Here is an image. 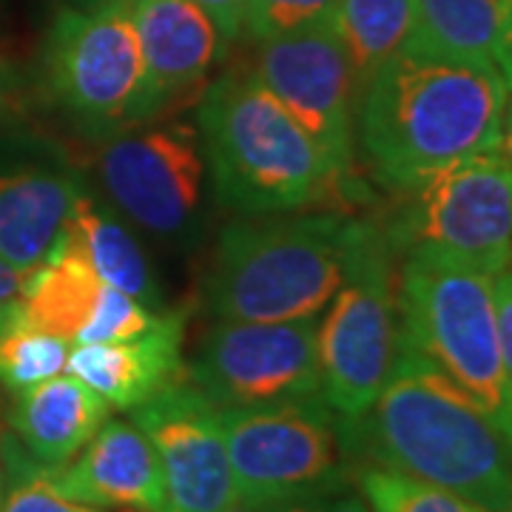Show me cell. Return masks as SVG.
Listing matches in <instances>:
<instances>
[{
    "label": "cell",
    "instance_id": "1",
    "mask_svg": "<svg viewBox=\"0 0 512 512\" xmlns=\"http://www.w3.org/2000/svg\"><path fill=\"white\" fill-rule=\"evenodd\" d=\"M350 456L512 512V441L441 367L404 345L376 402L345 419Z\"/></svg>",
    "mask_w": 512,
    "mask_h": 512
},
{
    "label": "cell",
    "instance_id": "2",
    "mask_svg": "<svg viewBox=\"0 0 512 512\" xmlns=\"http://www.w3.org/2000/svg\"><path fill=\"white\" fill-rule=\"evenodd\" d=\"M495 63L407 49L390 57L356 100V143L393 191L493 151L507 103Z\"/></svg>",
    "mask_w": 512,
    "mask_h": 512
},
{
    "label": "cell",
    "instance_id": "3",
    "mask_svg": "<svg viewBox=\"0 0 512 512\" xmlns=\"http://www.w3.org/2000/svg\"><path fill=\"white\" fill-rule=\"evenodd\" d=\"M373 231L345 214L285 211L231 222L205 276V305L234 322L316 316L345 285Z\"/></svg>",
    "mask_w": 512,
    "mask_h": 512
},
{
    "label": "cell",
    "instance_id": "4",
    "mask_svg": "<svg viewBox=\"0 0 512 512\" xmlns=\"http://www.w3.org/2000/svg\"><path fill=\"white\" fill-rule=\"evenodd\" d=\"M197 131L217 200L242 217L299 211L345 183L254 74H222L208 83Z\"/></svg>",
    "mask_w": 512,
    "mask_h": 512
},
{
    "label": "cell",
    "instance_id": "5",
    "mask_svg": "<svg viewBox=\"0 0 512 512\" xmlns=\"http://www.w3.org/2000/svg\"><path fill=\"white\" fill-rule=\"evenodd\" d=\"M399 319L404 345L464 387L512 441L493 276L453 259L407 254L399 274Z\"/></svg>",
    "mask_w": 512,
    "mask_h": 512
},
{
    "label": "cell",
    "instance_id": "6",
    "mask_svg": "<svg viewBox=\"0 0 512 512\" xmlns=\"http://www.w3.org/2000/svg\"><path fill=\"white\" fill-rule=\"evenodd\" d=\"M220 421L239 501L316 504L353 484L345 419L322 393L225 407Z\"/></svg>",
    "mask_w": 512,
    "mask_h": 512
},
{
    "label": "cell",
    "instance_id": "7",
    "mask_svg": "<svg viewBox=\"0 0 512 512\" xmlns=\"http://www.w3.org/2000/svg\"><path fill=\"white\" fill-rule=\"evenodd\" d=\"M43 80L57 106L92 134H117L163 111L120 0L57 15L43 46Z\"/></svg>",
    "mask_w": 512,
    "mask_h": 512
},
{
    "label": "cell",
    "instance_id": "8",
    "mask_svg": "<svg viewBox=\"0 0 512 512\" xmlns=\"http://www.w3.org/2000/svg\"><path fill=\"white\" fill-rule=\"evenodd\" d=\"M382 234L404 256H441L501 274L512 262V171L493 148L399 188Z\"/></svg>",
    "mask_w": 512,
    "mask_h": 512
},
{
    "label": "cell",
    "instance_id": "9",
    "mask_svg": "<svg viewBox=\"0 0 512 512\" xmlns=\"http://www.w3.org/2000/svg\"><path fill=\"white\" fill-rule=\"evenodd\" d=\"M399 350V276L393 248L376 228L316 325L319 393L342 419H359L382 393Z\"/></svg>",
    "mask_w": 512,
    "mask_h": 512
},
{
    "label": "cell",
    "instance_id": "10",
    "mask_svg": "<svg viewBox=\"0 0 512 512\" xmlns=\"http://www.w3.org/2000/svg\"><path fill=\"white\" fill-rule=\"evenodd\" d=\"M316 325V316L293 322L220 319L185 362V379L220 410L316 396Z\"/></svg>",
    "mask_w": 512,
    "mask_h": 512
},
{
    "label": "cell",
    "instance_id": "11",
    "mask_svg": "<svg viewBox=\"0 0 512 512\" xmlns=\"http://www.w3.org/2000/svg\"><path fill=\"white\" fill-rule=\"evenodd\" d=\"M94 168L114 208L154 237H183L200 214L208 168L197 126L120 131L100 148Z\"/></svg>",
    "mask_w": 512,
    "mask_h": 512
},
{
    "label": "cell",
    "instance_id": "12",
    "mask_svg": "<svg viewBox=\"0 0 512 512\" xmlns=\"http://www.w3.org/2000/svg\"><path fill=\"white\" fill-rule=\"evenodd\" d=\"M251 74L311 134L330 165L348 180L356 148L359 80L330 20L259 43Z\"/></svg>",
    "mask_w": 512,
    "mask_h": 512
},
{
    "label": "cell",
    "instance_id": "13",
    "mask_svg": "<svg viewBox=\"0 0 512 512\" xmlns=\"http://www.w3.org/2000/svg\"><path fill=\"white\" fill-rule=\"evenodd\" d=\"M151 441L163 476V512H220L237 504L220 407L183 379L128 410Z\"/></svg>",
    "mask_w": 512,
    "mask_h": 512
},
{
    "label": "cell",
    "instance_id": "14",
    "mask_svg": "<svg viewBox=\"0 0 512 512\" xmlns=\"http://www.w3.org/2000/svg\"><path fill=\"white\" fill-rule=\"evenodd\" d=\"M18 302L35 328L55 333L69 345H100L140 336L163 313L106 285L83 256L60 242L23 276Z\"/></svg>",
    "mask_w": 512,
    "mask_h": 512
},
{
    "label": "cell",
    "instance_id": "15",
    "mask_svg": "<svg viewBox=\"0 0 512 512\" xmlns=\"http://www.w3.org/2000/svg\"><path fill=\"white\" fill-rule=\"evenodd\" d=\"M57 490L97 510L163 512V476L151 441L131 419H109L63 467H46Z\"/></svg>",
    "mask_w": 512,
    "mask_h": 512
},
{
    "label": "cell",
    "instance_id": "16",
    "mask_svg": "<svg viewBox=\"0 0 512 512\" xmlns=\"http://www.w3.org/2000/svg\"><path fill=\"white\" fill-rule=\"evenodd\" d=\"M146 60L148 83L165 109L217 69L228 40L197 0H120Z\"/></svg>",
    "mask_w": 512,
    "mask_h": 512
},
{
    "label": "cell",
    "instance_id": "17",
    "mask_svg": "<svg viewBox=\"0 0 512 512\" xmlns=\"http://www.w3.org/2000/svg\"><path fill=\"white\" fill-rule=\"evenodd\" d=\"M185 313L163 311L140 336L100 345H72L66 373L100 393L111 410H134L185 379Z\"/></svg>",
    "mask_w": 512,
    "mask_h": 512
},
{
    "label": "cell",
    "instance_id": "18",
    "mask_svg": "<svg viewBox=\"0 0 512 512\" xmlns=\"http://www.w3.org/2000/svg\"><path fill=\"white\" fill-rule=\"evenodd\" d=\"M111 419L109 402L72 373L15 393L9 430L18 444L43 467H63Z\"/></svg>",
    "mask_w": 512,
    "mask_h": 512
},
{
    "label": "cell",
    "instance_id": "19",
    "mask_svg": "<svg viewBox=\"0 0 512 512\" xmlns=\"http://www.w3.org/2000/svg\"><path fill=\"white\" fill-rule=\"evenodd\" d=\"M80 194L72 177L57 171L0 174V259L20 274L37 268L57 245Z\"/></svg>",
    "mask_w": 512,
    "mask_h": 512
},
{
    "label": "cell",
    "instance_id": "20",
    "mask_svg": "<svg viewBox=\"0 0 512 512\" xmlns=\"http://www.w3.org/2000/svg\"><path fill=\"white\" fill-rule=\"evenodd\" d=\"M57 242L83 256L106 285L134 296L148 308L160 305L157 279L148 265L146 251L140 248V242L126 225L114 220L109 211H103L92 197L80 194Z\"/></svg>",
    "mask_w": 512,
    "mask_h": 512
},
{
    "label": "cell",
    "instance_id": "21",
    "mask_svg": "<svg viewBox=\"0 0 512 512\" xmlns=\"http://www.w3.org/2000/svg\"><path fill=\"white\" fill-rule=\"evenodd\" d=\"M416 26L407 49L495 63L512 23V0H413Z\"/></svg>",
    "mask_w": 512,
    "mask_h": 512
},
{
    "label": "cell",
    "instance_id": "22",
    "mask_svg": "<svg viewBox=\"0 0 512 512\" xmlns=\"http://www.w3.org/2000/svg\"><path fill=\"white\" fill-rule=\"evenodd\" d=\"M348 52L359 92L390 57L410 43L416 26L413 0H339L330 18Z\"/></svg>",
    "mask_w": 512,
    "mask_h": 512
},
{
    "label": "cell",
    "instance_id": "23",
    "mask_svg": "<svg viewBox=\"0 0 512 512\" xmlns=\"http://www.w3.org/2000/svg\"><path fill=\"white\" fill-rule=\"evenodd\" d=\"M72 345L55 333L35 328L20 308L18 296L0 308V384L23 390L66 373Z\"/></svg>",
    "mask_w": 512,
    "mask_h": 512
},
{
    "label": "cell",
    "instance_id": "24",
    "mask_svg": "<svg viewBox=\"0 0 512 512\" xmlns=\"http://www.w3.org/2000/svg\"><path fill=\"white\" fill-rule=\"evenodd\" d=\"M353 484L370 512H490L461 495L376 464H359Z\"/></svg>",
    "mask_w": 512,
    "mask_h": 512
},
{
    "label": "cell",
    "instance_id": "25",
    "mask_svg": "<svg viewBox=\"0 0 512 512\" xmlns=\"http://www.w3.org/2000/svg\"><path fill=\"white\" fill-rule=\"evenodd\" d=\"M0 464L6 473V493L0 512H109L74 501L49 476L43 464L18 444L15 436L0 439Z\"/></svg>",
    "mask_w": 512,
    "mask_h": 512
},
{
    "label": "cell",
    "instance_id": "26",
    "mask_svg": "<svg viewBox=\"0 0 512 512\" xmlns=\"http://www.w3.org/2000/svg\"><path fill=\"white\" fill-rule=\"evenodd\" d=\"M339 0H245L242 35L254 43L302 32L333 18Z\"/></svg>",
    "mask_w": 512,
    "mask_h": 512
},
{
    "label": "cell",
    "instance_id": "27",
    "mask_svg": "<svg viewBox=\"0 0 512 512\" xmlns=\"http://www.w3.org/2000/svg\"><path fill=\"white\" fill-rule=\"evenodd\" d=\"M495 296V319H498V342H501V359H504V373L510 384L512 396V268L507 265L501 274L493 279Z\"/></svg>",
    "mask_w": 512,
    "mask_h": 512
},
{
    "label": "cell",
    "instance_id": "28",
    "mask_svg": "<svg viewBox=\"0 0 512 512\" xmlns=\"http://www.w3.org/2000/svg\"><path fill=\"white\" fill-rule=\"evenodd\" d=\"M202 9L217 20L220 32L228 43H234L242 35V15H245V0H197Z\"/></svg>",
    "mask_w": 512,
    "mask_h": 512
},
{
    "label": "cell",
    "instance_id": "29",
    "mask_svg": "<svg viewBox=\"0 0 512 512\" xmlns=\"http://www.w3.org/2000/svg\"><path fill=\"white\" fill-rule=\"evenodd\" d=\"M308 512H370V507H367L365 495L359 493V487L350 484L345 490H339V493L316 501Z\"/></svg>",
    "mask_w": 512,
    "mask_h": 512
},
{
    "label": "cell",
    "instance_id": "30",
    "mask_svg": "<svg viewBox=\"0 0 512 512\" xmlns=\"http://www.w3.org/2000/svg\"><path fill=\"white\" fill-rule=\"evenodd\" d=\"M20 106V80L15 66L0 57V123L12 117Z\"/></svg>",
    "mask_w": 512,
    "mask_h": 512
},
{
    "label": "cell",
    "instance_id": "31",
    "mask_svg": "<svg viewBox=\"0 0 512 512\" xmlns=\"http://www.w3.org/2000/svg\"><path fill=\"white\" fill-rule=\"evenodd\" d=\"M495 154H498V157L504 160V165L512 171V94H507V103H504V114H501V131H498Z\"/></svg>",
    "mask_w": 512,
    "mask_h": 512
},
{
    "label": "cell",
    "instance_id": "32",
    "mask_svg": "<svg viewBox=\"0 0 512 512\" xmlns=\"http://www.w3.org/2000/svg\"><path fill=\"white\" fill-rule=\"evenodd\" d=\"M23 276L26 274H20V271H15L12 265H6V262L0 259V308H3L9 299H15V296H18Z\"/></svg>",
    "mask_w": 512,
    "mask_h": 512
},
{
    "label": "cell",
    "instance_id": "33",
    "mask_svg": "<svg viewBox=\"0 0 512 512\" xmlns=\"http://www.w3.org/2000/svg\"><path fill=\"white\" fill-rule=\"evenodd\" d=\"M313 504H251V501H237L220 512H308Z\"/></svg>",
    "mask_w": 512,
    "mask_h": 512
},
{
    "label": "cell",
    "instance_id": "34",
    "mask_svg": "<svg viewBox=\"0 0 512 512\" xmlns=\"http://www.w3.org/2000/svg\"><path fill=\"white\" fill-rule=\"evenodd\" d=\"M495 66H498V72L504 77L507 89H512V23L504 40H501V46H498V52H495Z\"/></svg>",
    "mask_w": 512,
    "mask_h": 512
},
{
    "label": "cell",
    "instance_id": "35",
    "mask_svg": "<svg viewBox=\"0 0 512 512\" xmlns=\"http://www.w3.org/2000/svg\"><path fill=\"white\" fill-rule=\"evenodd\" d=\"M3 493H6V473H3V464H0V507H3Z\"/></svg>",
    "mask_w": 512,
    "mask_h": 512
},
{
    "label": "cell",
    "instance_id": "36",
    "mask_svg": "<svg viewBox=\"0 0 512 512\" xmlns=\"http://www.w3.org/2000/svg\"><path fill=\"white\" fill-rule=\"evenodd\" d=\"M94 3H97V0H94Z\"/></svg>",
    "mask_w": 512,
    "mask_h": 512
}]
</instances>
